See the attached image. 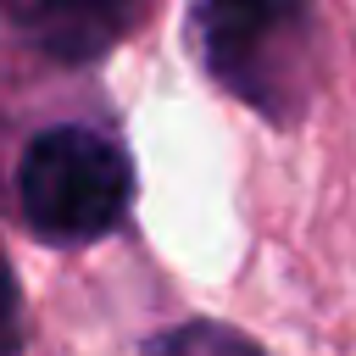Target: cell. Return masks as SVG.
Here are the masks:
<instances>
[{"mask_svg":"<svg viewBox=\"0 0 356 356\" xmlns=\"http://www.w3.org/2000/svg\"><path fill=\"white\" fill-rule=\"evenodd\" d=\"M11 323H17V284H11V267L0 256V345L11 339Z\"/></svg>","mask_w":356,"mask_h":356,"instance_id":"cell-5","label":"cell"},{"mask_svg":"<svg viewBox=\"0 0 356 356\" xmlns=\"http://www.w3.org/2000/svg\"><path fill=\"white\" fill-rule=\"evenodd\" d=\"M128 195V156L95 128H50L17 161V206L33 222V234L56 245H83L117 228Z\"/></svg>","mask_w":356,"mask_h":356,"instance_id":"cell-1","label":"cell"},{"mask_svg":"<svg viewBox=\"0 0 356 356\" xmlns=\"http://www.w3.org/2000/svg\"><path fill=\"white\" fill-rule=\"evenodd\" d=\"M312 0H200V56L234 95H261L267 67L284 39L300 33Z\"/></svg>","mask_w":356,"mask_h":356,"instance_id":"cell-2","label":"cell"},{"mask_svg":"<svg viewBox=\"0 0 356 356\" xmlns=\"http://www.w3.org/2000/svg\"><path fill=\"white\" fill-rule=\"evenodd\" d=\"M139 0H22V17L56 44V50H95L122 28V17Z\"/></svg>","mask_w":356,"mask_h":356,"instance_id":"cell-3","label":"cell"},{"mask_svg":"<svg viewBox=\"0 0 356 356\" xmlns=\"http://www.w3.org/2000/svg\"><path fill=\"white\" fill-rule=\"evenodd\" d=\"M156 345H167V350H200V345H228V350H250V339H239V334H217V328H184V334H167V339H156Z\"/></svg>","mask_w":356,"mask_h":356,"instance_id":"cell-4","label":"cell"}]
</instances>
